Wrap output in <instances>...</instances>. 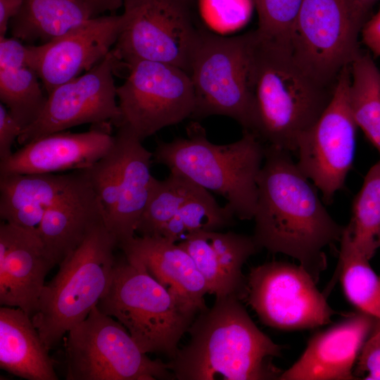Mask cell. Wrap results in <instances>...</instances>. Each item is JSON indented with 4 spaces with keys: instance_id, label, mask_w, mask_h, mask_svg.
<instances>
[{
    "instance_id": "6da1fadb",
    "label": "cell",
    "mask_w": 380,
    "mask_h": 380,
    "mask_svg": "<svg viewBox=\"0 0 380 380\" xmlns=\"http://www.w3.org/2000/svg\"><path fill=\"white\" fill-rule=\"evenodd\" d=\"M257 185V243L295 258L317 281L327 267L324 249L341 241L345 227L331 217L288 151L265 144Z\"/></svg>"
},
{
    "instance_id": "7a4b0ae2",
    "label": "cell",
    "mask_w": 380,
    "mask_h": 380,
    "mask_svg": "<svg viewBox=\"0 0 380 380\" xmlns=\"http://www.w3.org/2000/svg\"><path fill=\"white\" fill-rule=\"evenodd\" d=\"M240 300L215 298L194 318L189 341L167 362L175 379H279L282 372L272 360L283 347L258 328Z\"/></svg>"
},
{
    "instance_id": "3957f363",
    "label": "cell",
    "mask_w": 380,
    "mask_h": 380,
    "mask_svg": "<svg viewBox=\"0 0 380 380\" xmlns=\"http://www.w3.org/2000/svg\"><path fill=\"white\" fill-rule=\"evenodd\" d=\"M250 34L253 133L267 145L296 151L301 137L329 105L336 86L307 72L289 45L262 37L255 30Z\"/></svg>"
},
{
    "instance_id": "277c9868",
    "label": "cell",
    "mask_w": 380,
    "mask_h": 380,
    "mask_svg": "<svg viewBox=\"0 0 380 380\" xmlns=\"http://www.w3.org/2000/svg\"><path fill=\"white\" fill-rule=\"evenodd\" d=\"M265 152L264 143L250 131L243 130L236 141L217 144L209 141L199 123L193 122L186 137L159 141L153 161L221 196L235 217L244 220L254 216Z\"/></svg>"
},
{
    "instance_id": "5b68a950",
    "label": "cell",
    "mask_w": 380,
    "mask_h": 380,
    "mask_svg": "<svg viewBox=\"0 0 380 380\" xmlns=\"http://www.w3.org/2000/svg\"><path fill=\"white\" fill-rule=\"evenodd\" d=\"M118 243L104 222L94 226L83 241L58 265L45 284L32 320L48 350L84 320L106 292Z\"/></svg>"
},
{
    "instance_id": "8992f818",
    "label": "cell",
    "mask_w": 380,
    "mask_h": 380,
    "mask_svg": "<svg viewBox=\"0 0 380 380\" xmlns=\"http://www.w3.org/2000/svg\"><path fill=\"white\" fill-rule=\"evenodd\" d=\"M116 319L145 353L173 358L194 321L192 312L139 263L116 260L108 288L97 304Z\"/></svg>"
},
{
    "instance_id": "52a82bcc",
    "label": "cell",
    "mask_w": 380,
    "mask_h": 380,
    "mask_svg": "<svg viewBox=\"0 0 380 380\" xmlns=\"http://www.w3.org/2000/svg\"><path fill=\"white\" fill-rule=\"evenodd\" d=\"M250 66V32L228 37L200 30L189 70L195 95L191 118L226 116L253 133Z\"/></svg>"
},
{
    "instance_id": "ba28073f",
    "label": "cell",
    "mask_w": 380,
    "mask_h": 380,
    "mask_svg": "<svg viewBox=\"0 0 380 380\" xmlns=\"http://www.w3.org/2000/svg\"><path fill=\"white\" fill-rule=\"evenodd\" d=\"M372 6L356 0H302L291 33V52L322 83L335 87L362 51L359 37Z\"/></svg>"
},
{
    "instance_id": "9c48e42d",
    "label": "cell",
    "mask_w": 380,
    "mask_h": 380,
    "mask_svg": "<svg viewBox=\"0 0 380 380\" xmlns=\"http://www.w3.org/2000/svg\"><path fill=\"white\" fill-rule=\"evenodd\" d=\"M66 334L67 380L175 379L168 363L151 359L127 330L97 305Z\"/></svg>"
},
{
    "instance_id": "30bf717a",
    "label": "cell",
    "mask_w": 380,
    "mask_h": 380,
    "mask_svg": "<svg viewBox=\"0 0 380 380\" xmlns=\"http://www.w3.org/2000/svg\"><path fill=\"white\" fill-rule=\"evenodd\" d=\"M153 152L124 128H118L108 153L86 169L101 205L104 223L118 245L134 236L156 178Z\"/></svg>"
},
{
    "instance_id": "8fae6325",
    "label": "cell",
    "mask_w": 380,
    "mask_h": 380,
    "mask_svg": "<svg viewBox=\"0 0 380 380\" xmlns=\"http://www.w3.org/2000/svg\"><path fill=\"white\" fill-rule=\"evenodd\" d=\"M129 74L117 87L124 128L143 141L159 130L191 118L195 95L189 73L165 63L137 61L125 65Z\"/></svg>"
},
{
    "instance_id": "7c38bea8",
    "label": "cell",
    "mask_w": 380,
    "mask_h": 380,
    "mask_svg": "<svg viewBox=\"0 0 380 380\" xmlns=\"http://www.w3.org/2000/svg\"><path fill=\"white\" fill-rule=\"evenodd\" d=\"M120 31L113 51L121 65L151 61L189 73L200 30L188 6L177 0H124Z\"/></svg>"
},
{
    "instance_id": "4fadbf2b",
    "label": "cell",
    "mask_w": 380,
    "mask_h": 380,
    "mask_svg": "<svg viewBox=\"0 0 380 380\" xmlns=\"http://www.w3.org/2000/svg\"><path fill=\"white\" fill-rule=\"evenodd\" d=\"M300 265L272 261L252 268L245 298L264 324L297 330L331 322L336 314Z\"/></svg>"
},
{
    "instance_id": "5bb4252c",
    "label": "cell",
    "mask_w": 380,
    "mask_h": 380,
    "mask_svg": "<svg viewBox=\"0 0 380 380\" xmlns=\"http://www.w3.org/2000/svg\"><path fill=\"white\" fill-rule=\"evenodd\" d=\"M350 80L349 65L340 73L329 105L301 137L296 150L298 167L327 202L343 186L355 158L357 126L349 104Z\"/></svg>"
},
{
    "instance_id": "9a60e30c",
    "label": "cell",
    "mask_w": 380,
    "mask_h": 380,
    "mask_svg": "<svg viewBox=\"0 0 380 380\" xmlns=\"http://www.w3.org/2000/svg\"><path fill=\"white\" fill-rule=\"evenodd\" d=\"M121 65L113 49L94 68L63 83L47 94L45 105L18 137L24 146L38 138L80 125H118L120 113L113 74Z\"/></svg>"
},
{
    "instance_id": "2e32d148",
    "label": "cell",
    "mask_w": 380,
    "mask_h": 380,
    "mask_svg": "<svg viewBox=\"0 0 380 380\" xmlns=\"http://www.w3.org/2000/svg\"><path fill=\"white\" fill-rule=\"evenodd\" d=\"M122 15H101L47 42L28 45L30 66L47 94L101 61L117 42Z\"/></svg>"
},
{
    "instance_id": "e0dca14e",
    "label": "cell",
    "mask_w": 380,
    "mask_h": 380,
    "mask_svg": "<svg viewBox=\"0 0 380 380\" xmlns=\"http://www.w3.org/2000/svg\"><path fill=\"white\" fill-rule=\"evenodd\" d=\"M56 264L37 232L3 222L0 225V304L18 308L31 317Z\"/></svg>"
},
{
    "instance_id": "ac0fdd59",
    "label": "cell",
    "mask_w": 380,
    "mask_h": 380,
    "mask_svg": "<svg viewBox=\"0 0 380 380\" xmlns=\"http://www.w3.org/2000/svg\"><path fill=\"white\" fill-rule=\"evenodd\" d=\"M113 140L111 125L91 126L81 133H52L23 146L0 163V177L87 169L108 153Z\"/></svg>"
},
{
    "instance_id": "d6986e66",
    "label": "cell",
    "mask_w": 380,
    "mask_h": 380,
    "mask_svg": "<svg viewBox=\"0 0 380 380\" xmlns=\"http://www.w3.org/2000/svg\"><path fill=\"white\" fill-rule=\"evenodd\" d=\"M376 318L360 312L315 334L280 380H352L360 351Z\"/></svg>"
},
{
    "instance_id": "ffe728a7",
    "label": "cell",
    "mask_w": 380,
    "mask_h": 380,
    "mask_svg": "<svg viewBox=\"0 0 380 380\" xmlns=\"http://www.w3.org/2000/svg\"><path fill=\"white\" fill-rule=\"evenodd\" d=\"M129 260L142 265L186 308L198 314L206 309V281L190 254L161 236H134L118 245Z\"/></svg>"
},
{
    "instance_id": "44dd1931",
    "label": "cell",
    "mask_w": 380,
    "mask_h": 380,
    "mask_svg": "<svg viewBox=\"0 0 380 380\" xmlns=\"http://www.w3.org/2000/svg\"><path fill=\"white\" fill-rule=\"evenodd\" d=\"M178 243L192 257L209 294L215 298H245L247 277L242 268L261 249L253 235L205 231L189 234Z\"/></svg>"
},
{
    "instance_id": "7402d4cb",
    "label": "cell",
    "mask_w": 380,
    "mask_h": 380,
    "mask_svg": "<svg viewBox=\"0 0 380 380\" xmlns=\"http://www.w3.org/2000/svg\"><path fill=\"white\" fill-rule=\"evenodd\" d=\"M87 180L86 169L62 174H15L0 177L1 219L37 232L46 212Z\"/></svg>"
},
{
    "instance_id": "603a6c76",
    "label": "cell",
    "mask_w": 380,
    "mask_h": 380,
    "mask_svg": "<svg viewBox=\"0 0 380 380\" xmlns=\"http://www.w3.org/2000/svg\"><path fill=\"white\" fill-rule=\"evenodd\" d=\"M101 222H104L103 210L88 177L85 183L46 212L37 234L58 265Z\"/></svg>"
},
{
    "instance_id": "cb8c5ba5",
    "label": "cell",
    "mask_w": 380,
    "mask_h": 380,
    "mask_svg": "<svg viewBox=\"0 0 380 380\" xmlns=\"http://www.w3.org/2000/svg\"><path fill=\"white\" fill-rule=\"evenodd\" d=\"M32 317L18 308H0V367L28 380H58Z\"/></svg>"
},
{
    "instance_id": "d4e9b609",
    "label": "cell",
    "mask_w": 380,
    "mask_h": 380,
    "mask_svg": "<svg viewBox=\"0 0 380 380\" xmlns=\"http://www.w3.org/2000/svg\"><path fill=\"white\" fill-rule=\"evenodd\" d=\"M94 18L84 0H23L10 22L13 37L47 42Z\"/></svg>"
},
{
    "instance_id": "484cf974",
    "label": "cell",
    "mask_w": 380,
    "mask_h": 380,
    "mask_svg": "<svg viewBox=\"0 0 380 380\" xmlns=\"http://www.w3.org/2000/svg\"><path fill=\"white\" fill-rule=\"evenodd\" d=\"M340 243L338 272L346 298L360 312L380 319V276L356 248L346 226Z\"/></svg>"
},
{
    "instance_id": "4316f807",
    "label": "cell",
    "mask_w": 380,
    "mask_h": 380,
    "mask_svg": "<svg viewBox=\"0 0 380 380\" xmlns=\"http://www.w3.org/2000/svg\"><path fill=\"white\" fill-rule=\"evenodd\" d=\"M349 104L360 127L380 153V71L368 53L350 65Z\"/></svg>"
},
{
    "instance_id": "83f0119b",
    "label": "cell",
    "mask_w": 380,
    "mask_h": 380,
    "mask_svg": "<svg viewBox=\"0 0 380 380\" xmlns=\"http://www.w3.org/2000/svg\"><path fill=\"white\" fill-rule=\"evenodd\" d=\"M346 228L356 248L370 260L380 248V160L367 172Z\"/></svg>"
},
{
    "instance_id": "f1b7e54d",
    "label": "cell",
    "mask_w": 380,
    "mask_h": 380,
    "mask_svg": "<svg viewBox=\"0 0 380 380\" xmlns=\"http://www.w3.org/2000/svg\"><path fill=\"white\" fill-rule=\"evenodd\" d=\"M235 216L221 206L210 191L200 188L164 226L159 235L177 243L186 236L205 231H219L234 224Z\"/></svg>"
},
{
    "instance_id": "f546056e",
    "label": "cell",
    "mask_w": 380,
    "mask_h": 380,
    "mask_svg": "<svg viewBox=\"0 0 380 380\" xmlns=\"http://www.w3.org/2000/svg\"><path fill=\"white\" fill-rule=\"evenodd\" d=\"M200 188L175 172L170 171L163 180L156 179L136 232L141 236L159 235L164 226Z\"/></svg>"
},
{
    "instance_id": "4dcf8cb0",
    "label": "cell",
    "mask_w": 380,
    "mask_h": 380,
    "mask_svg": "<svg viewBox=\"0 0 380 380\" xmlns=\"http://www.w3.org/2000/svg\"><path fill=\"white\" fill-rule=\"evenodd\" d=\"M39 79L30 67L0 69L1 101L23 129L37 119L46 101Z\"/></svg>"
},
{
    "instance_id": "1f68e13d",
    "label": "cell",
    "mask_w": 380,
    "mask_h": 380,
    "mask_svg": "<svg viewBox=\"0 0 380 380\" xmlns=\"http://www.w3.org/2000/svg\"><path fill=\"white\" fill-rule=\"evenodd\" d=\"M258 15L255 32L264 38L289 45L302 0H253Z\"/></svg>"
},
{
    "instance_id": "d6a6232c",
    "label": "cell",
    "mask_w": 380,
    "mask_h": 380,
    "mask_svg": "<svg viewBox=\"0 0 380 380\" xmlns=\"http://www.w3.org/2000/svg\"><path fill=\"white\" fill-rule=\"evenodd\" d=\"M356 379L380 380V319L365 341L354 367Z\"/></svg>"
},
{
    "instance_id": "836d02e7",
    "label": "cell",
    "mask_w": 380,
    "mask_h": 380,
    "mask_svg": "<svg viewBox=\"0 0 380 380\" xmlns=\"http://www.w3.org/2000/svg\"><path fill=\"white\" fill-rule=\"evenodd\" d=\"M22 67H30L28 45L15 37L0 36V69Z\"/></svg>"
},
{
    "instance_id": "e575fe53",
    "label": "cell",
    "mask_w": 380,
    "mask_h": 380,
    "mask_svg": "<svg viewBox=\"0 0 380 380\" xmlns=\"http://www.w3.org/2000/svg\"><path fill=\"white\" fill-rule=\"evenodd\" d=\"M23 130L7 108L0 104V163L7 161L12 154V145Z\"/></svg>"
},
{
    "instance_id": "d590c367",
    "label": "cell",
    "mask_w": 380,
    "mask_h": 380,
    "mask_svg": "<svg viewBox=\"0 0 380 380\" xmlns=\"http://www.w3.org/2000/svg\"><path fill=\"white\" fill-rule=\"evenodd\" d=\"M364 43L374 56H380V11L369 19L362 30Z\"/></svg>"
},
{
    "instance_id": "8d00e7d4",
    "label": "cell",
    "mask_w": 380,
    "mask_h": 380,
    "mask_svg": "<svg viewBox=\"0 0 380 380\" xmlns=\"http://www.w3.org/2000/svg\"><path fill=\"white\" fill-rule=\"evenodd\" d=\"M23 0H0V36H5L11 20L18 15Z\"/></svg>"
},
{
    "instance_id": "74e56055",
    "label": "cell",
    "mask_w": 380,
    "mask_h": 380,
    "mask_svg": "<svg viewBox=\"0 0 380 380\" xmlns=\"http://www.w3.org/2000/svg\"><path fill=\"white\" fill-rule=\"evenodd\" d=\"M124 0H84L94 17L108 11L114 12L123 6Z\"/></svg>"
},
{
    "instance_id": "f35d334b",
    "label": "cell",
    "mask_w": 380,
    "mask_h": 380,
    "mask_svg": "<svg viewBox=\"0 0 380 380\" xmlns=\"http://www.w3.org/2000/svg\"><path fill=\"white\" fill-rule=\"evenodd\" d=\"M364 4L369 5L372 6L373 4L377 1V0H356Z\"/></svg>"
},
{
    "instance_id": "ab89813d",
    "label": "cell",
    "mask_w": 380,
    "mask_h": 380,
    "mask_svg": "<svg viewBox=\"0 0 380 380\" xmlns=\"http://www.w3.org/2000/svg\"><path fill=\"white\" fill-rule=\"evenodd\" d=\"M180 2H182V4H184L186 5H189V3L192 1V0H177Z\"/></svg>"
}]
</instances>
